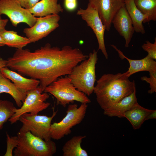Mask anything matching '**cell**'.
<instances>
[{
	"mask_svg": "<svg viewBox=\"0 0 156 156\" xmlns=\"http://www.w3.org/2000/svg\"><path fill=\"white\" fill-rule=\"evenodd\" d=\"M88 57L79 48L69 45L61 48L52 47L47 43L34 52L17 49L7 60V67L22 76L39 80L44 92L47 86L60 77L68 75Z\"/></svg>",
	"mask_w": 156,
	"mask_h": 156,
	"instance_id": "1",
	"label": "cell"
},
{
	"mask_svg": "<svg viewBox=\"0 0 156 156\" xmlns=\"http://www.w3.org/2000/svg\"><path fill=\"white\" fill-rule=\"evenodd\" d=\"M120 73L103 75L97 81L93 92L103 111L132 93L136 88L135 81Z\"/></svg>",
	"mask_w": 156,
	"mask_h": 156,
	"instance_id": "2",
	"label": "cell"
},
{
	"mask_svg": "<svg viewBox=\"0 0 156 156\" xmlns=\"http://www.w3.org/2000/svg\"><path fill=\"white\" fill-rule=\"evenodd\" d=\"M17 136L14 156H52L56 152V144L51 140L46 141L29 131H19Z\"/></svg>",
	"mask_w": 156,
	"mask_h": 156,
	"instance_id": "3",
	"label": "cell"
},
{
	"mask_svg": "<svg viewBox=\"0 0 156 156\" xmlns=\"http://www.w3.org/2000/svg\"><path fill=\"white\" fill-rule=\"evenodd\" d=\"M97 53V51L94 49L87 59L75 66L67 75L75 88L88 96L93 92L96 81Z\"/></svg>",
	"mask_w": 156,
	"mask_h": 156,
	"instance_id": "4",
	"label": "cell"
},
{
	"mask_svg": "<svg viewBox=\"0 0 156 156\" xmlns=\"http://www.w3.org/2000/svg\"><path fill=\"white\" fill-rule=\"evenodd\" d=\"M44 92L53 96L56 100L57 105L64 107L75 101L87 104L91 101L87 95L75 88L67 75L58 78L47 86Z\"/></svg>",
	"mask_w": 156,
	"mask_h": 156,
	"instance_id": "5",
	"label": "cell"
},
{
	"mask_svg": "<svg viewBox=\"0 0 156 156\" xmlns=\"http://www.w3.org/2000/svg\"><path fill=\"white\" fill-rule=\"evenodd\" d=\"M87 104L81 103L78 107L77 104H69L65 117L60 122L51 124L50 130L51 138L59 140L70 134L71 129L81 123L84 118L88 107Z\"/></svg>",
	"mask_w": 156,
	"mask_h": 156,
	"instance_id": "6",
	"label": "cell"
},
{
	"mask_svg": "<svg viewBox=\"0 0 156 156\" xmlns=\"http://www.w3.org/2000/svg\"><path fill=\"white\" fill-rule=\"evenodd\" d=\"M39 86L33 90L26 92L24 102L19 108L14 109V113L8 120L11 124L16 123L20 116L26 113L38 114L39 112L47 108L50 103L45 102L49 97L48 93L44 92Z\"/></svg>",
	"mask_w": 156,
	"mask_h": 156,
	"instance_id": "7",
	"label": "cell"
},
{
	"mask_svg": "<svg viewBox=\"0 0 156 156\" xmlns=\"http://www.w3.org/2000/svg\"><path fill=\"white\" fill-rule=\"evenodd\" d=\"M53 109V114L50 117L29 113L23 114L19 119L23 124L19 131H30L46 141L51 140L50 132L51 122L57 112V111H55L54 108Z\"/></svg>",
	"mask_w": 156,
	"mask_h": 156,
	"instance_id": "8",
	"label": "cell"
},
{
	"mask_svg": "<svg viewBox=\"0 0 156 156\" xmlns=\"http://www.w3.org/2000/svg\"><path fill=\"white\" fill-rule=\"evenodd\" d=\"M2 14L7 16L15 27L23 23L31 27L37 18L28 10L23 7L17 0H0V15Z\"/></svg>",
	"mask_w": 156,
	"mask_h": 156,
	"instance_id": "9",
	"label": "cell"
},
{
	"mask_svg": "<svg viewBox=\"0 0 156 156\" xmlns=\"http://www.w3.org/2000/svg\"><path fill=\"white\" fill-rule=\"evenodd\" d=\"M77 15L80 16L91 28L95 35L98 43V50H100L106 59L108 58L105 43L104 36L106 27L103 23L97 11L88 3L87 8L78 10Z\"/></svg>",
	"mask_w": 156,
	"mask_h": 156,
	"instance_id": "10",
	"label": "cell"
},
{
	"mask_svg": "<svg viewBox=\"0 0 156 156\" xmlns=\"http://www.w3.org/2000/svg\"><path fill=\"white\" fill-rule=\"evenodd\" d=\"M60 19L58 14L37 17L35 24L31 27L24 28L23 32L31 43L35 42L46 37L58 27Z\"/></svg>",
	"mask_w": 156,
	"mask_h": 156,
	"instance_id": "11",
	"label": "cell"
},
{
	"mask_svg": "<svg viewBox=\"0 0 156 156\" xmlns=\"http://www.w3.org/2000/svg\"><path fill=\"white\" fill-rule=\"evenodd\" d=\"M95 9L106 27L109 31L113 17L124 3L121 0H89V3Z\"/></svg>",
	"mask_w": 156,
	"mask_h": 156,
	"instance_id": "12",
	"label": "cell"
},
{
	"mask_svg": "<svg viewBox=\"0 0 156 156\" xmlns=\"http://www.w3.org/2000/svg\"><path fill=\"white\" fill-rule=\"evenodd\" d=\"M112 24L120 35L125 39V47H128L135 31L124 3L113 17Z\"/></svg>",
	"mask_w": 156,
	"mask_h": 156,
	"instance_id": "13",
	"label": "cell"
},
{
	"mask_svg": "<svg viewBox=\"0 0 156 156\" xmlns=\"http://www.w3.org/2000/svg\"><path fill=\"white\" fill-rule=\"evenodd\" d=\"M118 53L120 57L123 60L126 59L129 64L128 70L124 74L129 77L132 75L138 72L142 71H148L149 73L156 71V62L147 55L140 60H134L129 58L123 54L122 52L114 45H111Z\"/></svg>",
	"mask_w": 156,
	"mask_h": 156,
	"instance_id": "14",
	"label": "cell"
},
{
	"mask_svg": "<svg viewBox=\"0 0 156 156\" xmlns=\"http://www.w3.org/2000/svg\"><path fill=\"white\" fill-rule=\"evenodd\" d=\"M0 70L4 75L11 80L17 87L26 92L34 89L39 85V80L25 78L10 69L7 66L1 68Z\"/></svg>",
	"mask_w": 156,
	"mask_h": 156,
	"instance_id": "15",
	"label": "cell"
},
{
	"mask_svg": "<svg viewBox=\"0 0 156 156\" xmlns=\"http://www.w3.org/2000/svg\"><path fill=\"white\" fill-rule=\"evenodd\" d=\"M136 88L130 95L124 97L117 103L103 111V114L109 117L124 118V114L137 103Z\"/></svg>",
	"mask_w": 156,
	"mask_h": 156,
	"instance_id": "16",
	"label": "cell"
},
{
	"mask_svg": "<svg viewBox=\"0 0 156 156\" xmlns=\"http://www.w3.org/2000/svg\"><path fill=\"white\" fill-rule=\"evenodd\" d=\"M58 0H41L28 10L35 17H43L62 12L63 9L57 3Z\"/></svg>",
	"mask_w": 156,
	"mask_h": 156,
	"instance_id": "17",
	"label": "cell"
},
{
	"mask_svg": "<svg viewBox=\"0 0 156 156\" xmlns=\"http://www.w3.org/2000/svg\"><path fill=\"white\" fill-rule=\"evenodd\" d=\"M26 92L17 87L0 70V96L2 93L9 94L13 98L17 105L20 107L25 100Z\"/></svg>",
	"mask_w": 156,
	"mask_h": 156,
	"instance_id": "18",
	"label": "cell"
},
{
	"mask_svg": "<svg viewBox=\"0 0 156 156\" xmlns=\"http://www.w3.org/2000/svg\"><path fill=\"white\" fill-rule=\"evenodd\" d=\"M124 3L132 21L135 31L144 34L145 31L142 23H145L147 16L137 8L133 0H125Z\"/></svg>",
	"mask_w": 156,
	"mask_h": 156,
	"instance_id": "19",
	"label": "cell"
},
{
	"mask_svg": "<svg viewBox=\"0 0 156 156\" xmlns=\"http://www.w3.org/2000/svg\"><path fill=\"white\" fill-rule=\"evenodd\" d=\"M151 110L142 107L137 102L124 113V118L129 121L134 129H137L146 121L147 116Z\"/></svg>",
	"mask_w": 156,
	"mask_h": 156,
	"instance_id": "20",
	"label": "cell"
},
{
	"mask_svg": "<svg viewBox=\"0 0 156 156\" xmlns=\"http://www.w3.org/2000/svg\"><path fill=\"white\" fill-rule=\"evenodd\" d=\"M86 135L73 137L65 143L62 148L63 156H88L87 151L81 147L83 140Z\"/></svg>",
	"mask_w": 156,
	"mask_h": 156,
	"instance_id": "21",
	"label": "cell"
},
{
	"mask_svg": "<svg viewBox=\"0 0 156 156\" xmlns=\"http://www.w3.org/2000/svg\"><path fill=\"white\" fill-rule=\"evenodd\" d=\"M0 34L8 47L22 49L27 44L31 43L27 37L18 35L14 31H8L5 29L0 32Z\"/></svg>",
	"mask_w": 156,
	"mask_h": 156,
	"instance_id": "22",
	"label": "cell"
},
{
	"mask_svg": "<svg viewBox=\"0 0 156 156\" xmlns=\"http://www.w3.org/2000/svg\"><path fill=\"white\" fill-rule=\"evenodd\" d=\"M137 8L147 17L145 23L156 21V0H133Z\"/></svg>",
	"mask_w": 156,
	"mask_h": 156,
	"instance_id": "23",
	"label": "cell"
},
{
	"mask_svg": "<svg viewBox=\"0 0 156 156\" xmlns=\"http://www.w3.org/2000/svg\"><path fill=\"white\" fill-rule=\"evenodd\" d=\"M15 108L11 102L0 100V130L3 128L4 124L13 115Z\"/></svg>",
	"mask_w": 156,
	"mask_h": 156,
	"instance_id": "24",
	"label": "cell"
},
{
	"mask_svg": "<svg viewBox=\"0 0 156 156\" xmlns=\"http://www.w3.org/2000/svg\"><path fill=\"white\" fill-rule=\"evenodd\" d=\"M7 147L4 156H12L13 150L16 147L18 144L16 136H10L6 133Z\"/></svg>",
	"mask_w": 156,
	"mask_h": 156,
	"instance_id": "25",
	"label": "cell"
},
{
	"mask_svg": "<svg viewBox=\"0 0 156 156\" xmlns=\"http://www.w3.org/2000/svg\"><path fill=\"white\" fill-rule=\"evenodd\" d=\"M142 48L145 51L147 52L149 57L151 59L156 60V38H155V41L153 43L150 42L148 40L146 41V43L143 44L142 46Z\"/></svg>",
	"mask_w": 156,
	"mask_h": 156,
	"instance_id": "26",
	"label": "cell"
},
{
	"mask_svg": "<svg viewBox=\"0 0 156 156\" xmlns=\"http://www.w3.org/2000/svg\"><path fill=\"white\" fill-rule=\"evenodd\" d=\"M149 77H142L141 79L149 83L150 89L148 90V93L152 94L156 92V71L149 73Z\"/></svg>",
	"mask_w": 156,
	"mask_h": 156,
	"instance_id": "27",
	"label": "cell"
},
{
	"mask_svg": "<svg viewBox=\"0 0 156 156\" xmlns=\"http://www.w3.org/2000/svg\"><path fill=\"white\" fill-rule=\"evenodd\" d=\"M78 5L77 0H64V6L65 9L69 12L75 11Z\"/></svg>",
	"mask_w": 156,
	"mask_h": 156,
	"instance_id": "28",
	"label": "cell"
},
{
	"mask_svg": "<svg viewBox=\"0 0 156 156\" xmlns=\"http://www.w3.org/2000/svg\"><path fill=\"white\" fill-rule=\"evenodd\" d=\"M39 0H17L23 8L29 10L33 7Z\"/></svg>",
	"mask_w": 156,
	"mask_h": 156,
	"instance_id": "29",
	"label": "cell"
},
{
	"mask_svg": "<svg viewBox=\"0 0 156 156\" xmlns=\"http://www.w3.org/2000/svg\"><path fill=\"white\" fill-rule=\"evenodd\" d=\"M8 20V19H2L0 15V32L5 29V27L7 24Z\"/></svg>",
	"mask_w": 156,
	"mask_h": 156,
	"instance_id": "30",
	"label": "cell"
},
{
	"mask_svg": "<svg viewBox=\"0 0 156 156\" xmlns=\"http://www.w3.org/2000/svg\"><path fill=\"white\" fill-rule=\"evenodd\" d=\"M156 118V110H152L147 116L145 120L151 119H155Z\"/></svg>",
	"mask_w": 156,
	"mask_h": 156,
	"instance_id": "31",
	"label": "cell"
},
{
	"mask_svg": "<svg viewBox=\"0 0 156 156\" xmlns=\"http://www.w3.org/2000/svg\"><path fill=\"white\" fill-rule=\"evenodd\" d=\"M7 60L3 59L0 56V69L7 66Z\"/></svg>",
	"mask_w": 156,
	"mask_h": 156,
	"instance_id": "32",
	"label": "cell"
},
{
	"mask_svg": "<svg viewBox=\"0 0 156 156\" xmlns=\"http://www.w3.org/2000/svg\"><path fill=\"white\" fill-rule=\"evenodd\" d=\"M5 45V43L0 34V47Z\"/></svg>",
	"mask_w": 156,
	"mask_h": 156,
	"instance_id": "33",
	"label": "cell"
},
{
	"mask_svg": "<svg viewBox=\"0 0 156 156\" xmlns=\"http://www.w3.org/2000/svg\"><path fill=\"white\" fill-rule=\"evenodd\" d=\"M121 1H122L123 2H124L125 0H121Z\"/></svg>",
	"mask_w": 156,
	"mask_h": 156,
	"instance_id": "34",
	"label": "cell"
}]
</instances>
